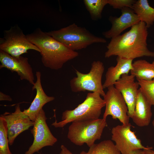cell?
Listing matches in <instances>:
<instances>
[{
  "label": "cell",
  "mask_w": 154,
  "mask_h": 154,
  "mask_svg": "<svg viewBox=\"0 0 154 154\" xmlns=\"http://www.w3.org/2000/svg\"><path fill=\"white\" fill-rule=\"evenodd\" d=\"M128 31L111 39L107 46L105 57L117 56L134 59L143 56L154 57V52L147 46L148 28L141 21L131 27Z\"/></svg>",
  "instance_id": "cell-1"
},
{
  "label": "cell",
  "mask_w": 154,
  "mask_h": 154,
  "mask_svg": "<svg viewBox=\"0 0 154 154\" xmlns=\"http://www.w3.org/2000/svg\"><path fill=\"white\" fill-rule=\"evenodd\" d=\"M26 36L40 49L42 62L46 68L58 70L66 62L78 56V52L71 50L39 28Z\"/></svg>",
  "instance_id": "cell-2"
},
{
  "label": "cell",
  "mask_w": 154,
  "mask_h": 154,
  "mask_svg": "<svg viewBox=\"0 0 154 154\" xmlns=\"http://www.w3.org/2000/svg\"><path fill=\"white\" fill-rule=\"evenodd\" d=\"M105 106V102L99 93H88L82 103L73 110L64 111L62 121L58 122L55 120L51 125L56 128H62L68 123L75 121L98 119L102 108Z\"/></svg>",
  "instance_id": "cell-3"
},
{
  "label": "cell",
  "mask_w": 154,
  "mask_h": 154,
  "mask_svg": "<svg viewBox=\"0 0 154 154\" xmlns=\"http://www.w3.org/2000/svg\"><path fill=\"white\" fill-rule=\"evenodd\" d=\"M49 35L71 50L85 48L95 43H105V39L95 36L86 28L74 23L59 30L47 32Z\"/></svg>",
  "instance_id": "cell-4"
},
{
  "label": "cell",
  "mask_w": 154,
  "mask_h": 154,
  "mask_svg": "<svg viewBox=\"0 0 154 154\" xmlns=\"http://www.w3.org/2000/svg\"><path fill=\"white\" fill-rule=\"evenodd\" d=\"M107 125L106 119L103 118L74 121L68 127L67 137L76 145L86 143L90 147L100 139Z\"/></svg>",
  "instance_id": "cell-5"
},
{
  "label": "cell",
  "mask_w": 154,
  "mask_h": 154,
  "mask_svg": "<svg viewBox=\"0 0 154 154\" xmlns=\"http://www.w3.org/2000/svg\"><path fill=\"white\" fill-rule=\"evenodd\" d=\"M104 70L103 63L99 60L93 61L90 70L88 73H83L76 70L77 76L70 81L71 90L74 92L86 91L96 92L103 97L105 93L102 79Z\"/></svg>",
  "instance_id": "cell-6"
},
{
  "label": "cell",
  "mask_w": 154,
  "mask_h": 154,
  "mask_svg": "<svg viewBox=\"0 0 154 154\" xmlns=\"http://www.w3.org/2000/svg\"><path fill=\"white\" fill-rule=\"evenodd\" d=\"M3 33V37L0 38V50L15 57L27 53L30 50L40 53V49L29 41L17 24L4 30Z\"/></svg>",
  "instance_id": "cell-7"
},
{
  "label": "cell",
  "mask_w": 154,
  "mask_h": 154,
  "mask_svg": "<svg viewBox=\"0 0 154 154\" xmlns=\"http://www.w3.org/2000/svg\"><path fill=\"white\" fill-rule=\"evenodd\" d=\"M105 103V110L103 118L106 119L111 115L114 119H118L124 125L129 123L128 108L121 93L114 86L108 88V91L103 96Z\"/></svg>",
  "instance_id": "cell-8"
},
{
  "label": "cell",
  "mask_w": 154,
  "mask_h": 154,
  "mask_svg": "<svg viewBox=\"0 0 154 154\" xmlns=\"http://www.w3.org/2000/svg\"><path fill=\"white\" fill-rule=\"evenodd\" d=\"M46 119L42 109L39 111L31 130L34 137L33 143L25 154H33L45 147L53 146L57 141V138L52 134L46 123Z\"/></svg>",
  "instance_id": "cell-9"
},
{
  "label": "cell",
  "mask_w": 154,
  "mask_h": 154,
  "mask_svg": "<svg viewBox=\"0 0 154 154\" xmlns=\"http://www.w3.org/2000/svg\"><path fill=\"white\" fill-rule=\"evenodd\" d=\"M131 124H122L113 127L111 130V139L121 154H127L137 150L147 149L142 145L134 132L131 129Z\"/></svg>",
  "instance_id": "cell-10"
},
{
  "label": "cell",
  "mask_w": 154,
  "mask_h": 154,
  "mask_svg": "<svg viewBox=\"0 0 154 154\" xmlns=\"http://www.w3.org/2000/svg\"><path fill=\"white\" fill-rule=\"evenodd\" d=\"M6 121L7 128L9 144L11 145L16 137L23 131L33 126L34 121L21 110L20 105L17 104L13 113L5 112L0 115Z\"/></svg>",
  "instance_id": "cell-11"
},
{
  "label": "cell",
  "mask_w": 154,
  "mask_h": 154,
  "mask_svg": "<svg viewBox=\"0 0 154 154\" xmlns=\"http://www.w3.org/2000/svg\"><path fill=\"white\" fill-rule=\"evenodd\" d=\"M0 68H5L12 72H16L22 80H25L31 84L35 83V78L32 67L28 59L21 56H13L0 50Z\"/></svg>",
  "instance_id": "cell-12"
},
{
  "label": "cell",
  "mask_w": 154,
  "mask_h": 154,
  "mask_svg": "<svg viewBox=\"0 0 154 154\" xmlns=\"http://www.w3.org/2000/svg\"><path fill=\"white\" fill-rule=\"evenodd\" d=\"M121 10V15L119 17H109V20L111 23V27L102 33L106 38L111 39L118 36L124 30L140 21L131 8L125 7Z\"/></svg>",
  "instance_id": "cell-13"
},
{
  "label": "cell",
  "mask_w": 154,
  "mask_h": 154,
  "mask_svg": "<svg viewBox=\"0 0 154 154\" xmlns=\"http://www.w3.org/2000/svg\"><path fill=\"white\" fill-rule=\"evenodd\" d=\"M131 74H124L115 83L114 86L122 95L128 108V115L131 118L135 107L139 86L137 81Z\"/></svg>",
  "instance_id": "cell-14"
},
{
  "label": "cell",
  "mask_w": 154,
  "mask_h": 154,
  "mask_svg": "<svg viewBox=\"0 0 154 154\" xmlns=\"http://www.w3.org/2000/svg\"><path fill=\"white\" fill-rule=\"evenodd\" d=\"M36 76L37 80L32 87V90L35 89L36 91L35 97L29 107L23 111L33 121H35L43 106L55 99L54 97L47 96L44 91L41 83L40 72L37 71Z\"/></svg>",
  "instance_id": "cell-15"
},
{
  "label": "cell",
  "mask_w": 154,
  "mask_h": 154,
  "mask_svg": "<svg viewBox=\"0 0 154 154\" xmlns=\"http://www.w3.org/2000/svg\"><path fill=\"white\" fill-rule=\"evenodd\" d=\"M133 59L117 56V64L109 67L106 72L105 81L102 85L104 89L114 86L116 82L124 74H128L133 68Z\"/></svg>",
  "instance_id": "cell-16"
},
{
  "label": "cell",
  "mask_w": 154,
  "mask_h": 154,
  "mask_svg": "<svg viewBox=\"0 0 154 154\" xmlns=\"http://www.w3.org/2000/svg\"><path fill=\"white\" fill-rule=\"evenodd\" d=\"M151 106L139 88L134 112L131 118L137 125L143 127L149 125L152 115Z\"/></svg>",
  "instance_id": "cell-17"
},
{
  "label": "cell",
  "mask_w": 154,
  "mask_h": 154,
  "mask_svg": "<svg viewBox=\"0 0 154 154\" xmlns=\"http://www.w3.org/2000/svg\"><path fill=\"white\" fill-rule=\"evenodd\" d=\"M133 69L130 71L137 80H151L154 79V61L150 63L139 59L133 63Z\"/></svg>",
  "instance_id": "cell-18"
},
{
  "label": "cell",
  "mask_w": 154,
  "mask_h": 154,
  "mask_svg": "<svg viewBox=\"0 0 154 154\" xmlns=\"http://www.w3.org/2000/svg\"><path fill=\"white\" fill-rule=\"evenodd\" d=\"M132 9L148 28L154 23V8L151 7L147 0H138L133 5Z\"/></svg>",
  "instance_id": "cell-19"
},
{
  "label": "cell",
  "mask_w": 154,
  "mask_h": 154,
  "mask_svg": "<svg viewBox=\"0 0 154 154\" xmlns=\"http://www.w3.org/2000/svg\"><path fill=\"white\" fill-rule=\"evenodd\" d=\"M86 8L89 12L92 19L97 21L102 17V13L108 0H84Z\"/></svg>",
  "instance_id": "cell-20"
},
{
  "label": "cell",
  "mask_w": 154,
  "mask_h": 154,
  "mask_svg": "<svg viewBox=\"0 0 154 154\" xmlns=\"http://www.w3.org/2000/svg\"><path fill=\"white\" fill-rule=\"evenodd\" d=\"M87 154H121L115 144L110 140L94 144L90 147Z\"/></svg>",
  "instance_id": "cell-21"
},
{
  "label": "cell",
  "mask_w": 154,
  "mask_h": 154,
  "mask_svg": "<svg viewBox=\"0 0 154 154\" xmlns=\"http://www.w3.org/2000/svg\"><path fill=\"white\" fill-rule=\"evenodd\" d=\"M9 144L7 123L0 116V154H13L9 149Z\"/></svg>",
  "instance_id": "cell-22"
},
{
  "label": "cell",
  "mask_w": 154,
  "mask_h": 154,
  "mask_svg": "<svg viewBox=\"0 0 154 154\" xmlns=\"http://www.w3.org/2000/svg\"><path fill=\"white\" fill-rule=\"evenodd\" d=\"M142 94L152 106H154V79L151 80L137 81Z\"/></svg>",
  "instance_id": "cell-23"
},
{
  "label": "cell",
  "mask_w": 154,
  "mask_h": 154,
  "mask_svg": "<svg viewBox=\"0 0 154 154\" xmlns=\"http://www.w3.org/2000/svg\"><path fill=\"white\" fill-rule=\"evenodd\" d=\"M135 1L134 0H108V4L115 9H121L125 7L132 9Z\"/></svg>",
  "instance_id": "cell-24"
},
{
  "label": "cell",
  "mask_w": 154,
  "mask_h": 154,
  "mask_svg": "<svg viewBox=\"0 0 154 154\" xmlns=\"http://www.w3.org/2000/svg\"><path fill=\"white\" fill-rule=\"evenodd\" d=\"M60 148L61 150L59 154H73L63 145L61 146ZM87 153L83 151L79 154H87Z\"/></svg>",
  "instance_id": "cell-25"
},
{
  "label": "cell",
  "mask_w": 154,
  "mask_h": 154,
  "mask_svg": "<svg viewBox=\"0 0 154 154\" xmlns=\"http://www.w3.org/2000/svg\"><path fill=\"white\" fill-rule=\"evenodd\" d=\"M0 100L2 101H11L12 99L9 96L6 95L2 92H0Z\"/></svg>",
  "instance_id": "cell-26"
},
{
  "label": "cell",
  "mask_w": 154,
  "mask_h": 154,
  "mask_svg": "<svg viewBox=\"0 0 154 154\" xmlns=\"http://www.w3.org/2000/svg\"><path fill=\"white\" fill-rule=\"evenodd\" d=\"M152 147H148L147 149H142L143 154H154V151Z\"/></svg>",
  "instance_id": "cell-27"
},
{
  "label": "cell",
  "mask_w": 154,
  "mask_h": 154,
  "mask_svg": "<svg viewBox=\"0 0 154 154\" xmlns=\"http://www.w3.org/2000/svg\"><path fill=\"white\" fill-rule=\"evenodd\" d=\"M127 154H143L142 149H139L134 151Z\"/></svg>",
  "instance_id": "cell-28"
},
{
  "label": "cell",
  "mask_w": 154,
  "mask_h": 154,
  "mask_svg": "<svg viewBox=\"0 0 154 154\" xmlns=\"http://www.w3.org/2000/svg\"><path fill=\"white\" fill-rule=\"evenodd\" d=\"M152 124L153 128H154V119L152 122Z\"/></svg>",
  "instance_id": "cell-29"
}]
</instances>
